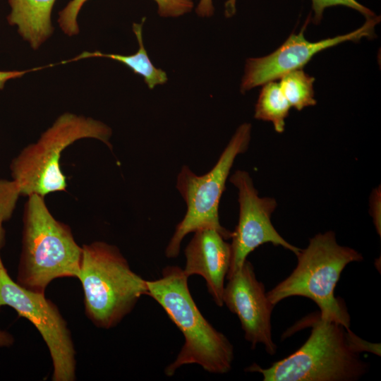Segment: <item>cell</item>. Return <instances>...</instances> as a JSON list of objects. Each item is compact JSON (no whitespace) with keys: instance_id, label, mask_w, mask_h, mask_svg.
Returning <instances> with one entry per match:
<instances>
[{"instance_id":"cell-8","label":"cell","mask_w":381,"mask_h":381,"mask_svg":"<svg viewBox=\"0 0 381 381\" xmlns=\"http://www.w3.org/2000/svg\"><path fill=\"white\" fill-rule=\"evenodd\" d=\"M4 306L29 320L41 334L52 361V380H75V351L67 322L44 293L25 288L11 278L0 255V310Z\"/></svg>"},{"instance_id":"cell-5","label":"cell","mask_w":381,"mask_h":381,"mask_svg":"<svg viewBox=\"0 0 381 381\" xmlns=\"http://www.w3.org/2000/svg\"><path fill=\"white\" fill-rule=\"evenodd\" d=\"M296 256L291 274L267 293L270 302L274 306L291 296L306 297L318 305L321 319L350 328V316L334 296V289L345 267L363 260L362 255L339 245L334 232L329 231L311 238Z\"/></svg>"},{"instance_id":"cell-4","label":"cell","mask_w":381,"mask_h":381,"mask_svg":"<svg viewBox=\"0 0 381 381\" xmlns=\"http://www.w3.org/2000/svg\"><path fill=\"white\" fill-rule=\"evenodd\" d=\"M77 279L82 285L86 315L99 328L117 325L147 295L146 280L131 269L116 246L103 241L82 246Z\"/></svg>"},{"instance_id":"cell-14","label":"cell","mask_w":381,"mask_h":381,"mask_svg":"<svg viewBox=\"0 0 381 381\" xmlns=\"http://www.w3.org/2000/svg\"><path fill=\"white\" fill-rule=\"evenodd\" d=\"M144 22L145 18H143L140 23H135L133 25V30L139 44L138 50L135 54L126 56L115 54H104L100 52H84L74 59L64 61L61 64L90 57H104L122 63L131 68L133 73L143 77L145 82L150 89H153L157 85L165 83L168 80L167 73L162 69L157 68L154 66L143 45L142 29Z\"/></svg>"},{"instance_id":"cell-23","label":"cell","mask_w":381,"mask_h":381,"mask_svg":"<svg viewBox=\"0 0 381 381\" xmlns=\"http://www.w3.org/2000/svg\"><path fill=\"white\" fill-rule=\"evenodd\" d=\"M236 0H227L225 3V16L227 18L231 17L236 13Z\"/></svg>"},{"instance_id":"cell-2","label":"cell","mask_w":381,"mask_h":381,"mask_svg":"<svg viewBox=\"0 0 381 381\" xmlns=\"http://www.w3.org/2000/svg\"><path fill=\"white\" fill-rule=\"evenodd\" d=\"M188 279L181 267L167 266L159 279L146 280L147 295L161 306L184 337L180 352L164 373L172 376L183 365L198 364L210 373H226L232 367L234 347L202 315Z\"/></svg>"},{"instance_id":"cell-19","label":"cell","mask_w":381,"mask_h":381,"mask_svg":"<svg viewBox=\"0 0 381 381\" xmlns=\"http://www.w3.org/2000/svg\"><path fill=\"white\" fill-rule=\"evenodd\" d=\"M312 8L314 12V16L312 18V21L314 24L318 25L320 23L324 10L326 8L334 6H344L351 8H353L366 18H372L375 16V13L368 8L362 5L356 0H311Z\"/></svg>"},{"instance_id":"cell-20","label":"cell","mask_w":381,"mask_h":381,"mask_svg":"<svg viewBox=\"0 0 381 381\" xmlns=\"http://www.w3.org/2000/svg\"><path fill=\"white\" fill-rule=\"evenodd\" d=\"M43 67L35 68L28 71H0V89H3L5 83L10 79L22 77L26 73L30 71L39 70Z\"/></svg>"},{"instance_id":"cell-21","label":"cell","mask_w":381,"mask_h":381,"mask_svg":"<svg viewBox=\"0 0 381 381\" xmlns=\"http://www.w3.org/2000/svg\"><path fill=\"white\" fill-rule=\"evenodd\" d=\"M195 11L202 17L211 16L214 13L212 0H200Z\"/></svg>"},{"instance_id":"cell-13","label":"cell","mask_w":381,"mask_h":381,"mask_svg":"<svg viewBox=\"0 0 381 381\" xmlns=\"http://www.w3.org/2000/svg\"><path fill=\"white\" fill-rule=\"evenodd\" d=\"M56 0H8L9 25L16 26L31 48L37 49L53 33L51 15Z\"/></svg>"},{"instance_id":"cell-9","label":"cell","mask_w":381,"mask_h":381,"mask_svg":"<svg viewBox=\"0 0 381 381\" xmlns=\"http://www.w3.org/2000/svg\"><path fill=\"white\" fill-rule=\"evenodd\" d=\"M229 181L238 189L239 217L231 238V260L226 279L243 266L252 251L265 243L281 246L297 255L301 249L286 241L272 224L271 216L277 205L275 199L258 196L253 179L246 171H236Z\"/></svg>"},{"instance_id":"cell-11","label":"cell","mask_w":381,"mask_h":381,"mask_svg":"<svg viewBox=\"0 0 381 381\" xmlns=\"http://www.w3.org/2000/svg\"><path fill=\"white\" fill-rule=\"evenodd\" d=\"M223 292V304L236 314L245 339L255 349L262 344L270 355L277 351L272 336L273 308L263 284L255 276L253 265L247 260L229 279Z\"/></svg>"},{"instance_id":"cell-3","label":"cell","mask_w":381,"mask_h":381,"mask_svg":"<svg viewBox=\"0 0 381 381\" xmlns=\"http://www.w3.org/2000/svg\"><path fill=\"white\" fill-rule=\"evenodd\" d=\"M27 198L16 282L30 290L44 293L56 279L78 277L82 247L69 226L52 215L44 197Z\"/></svg>"},{"instance_id":"cell-1","label":"cell","mask_w":381,"mask_h":381,"mask_svg":"<svg viewBox=\"0 0 381 381\" xmlns=\"http://www.w3.org/2000/svg\"><path fill=\"white\" fill-rule=\"evenodd\" d=\"M311 333L295 352L267 368L253 363L246 370L262 375L265 381H355L367 373L369 365L363 351L380 354V345L368 343L350 328L318 315Z\"/></svg>"},{"instance_id":"cell-16","label":"cell","mask_w":381,"mask_h":381,"mask_svg":"<svg viewBox=\"0 0 381 381\" xmlns=\"http://www.w3.org/2000/svg\"><path fill=\"white\" fill-rule=\"evenodd\" d=\"M87 0H71L59 13L58 23L62 31L71 37L79 32L78 16ZM158 13L162 17H178L190 12L193 0H155Z\"/></svg>"},{"instance_id":"cell-18","label":"cell","mask_w":381,"mask_h":381,"mask_svg":"<svg viewBox=\"0 0 381 381\" xmlns=\"http://www.w3.org/2000/svg\"><path fill=\"white\" fill-rule=\"evenodd\" d=\"M20 196V188L16 181L0 179V250L5 243L4 224L11 219Z\"/></svg>"},{"instance_id":"cell-12","label":"cell","mask_w":381,"mask_h":381,"mask_svg":"<svg viewBox=\"0 0 381 381\" xmlns=\"http://www.w3.org/2000/svg\"><path fill=\"white\" fill-rule=\"evenodd\" d=\"M193 233L184 250L183 272L188 277L193 274L202 276L209 294L221 307L224 305V279L230 265V243L214 229H200Z\"/></svg>"},{"instance_id":"cell-17","label":"cell","mask_w":381,"mask_h":381,"mask_svg":"<svg viewBox=\"0 0 381 381\" xmlns=\"http://www.w3.org/2000/svg\"><path fill=\"white\" fill-rule=\"evenodd\" d=\"M279 79L280 88L291 107L301 111L317 104L313 88L315 78L302 68L289 72Z\"/></svg>"},{"instance_id":"cell-15","label":"cell","mask_w":381,"mask_h":381,"mask_svg":"<svg viewBox=\"0 0 381 381\" xmlns=\"http://www.w3.org/2000/svg\"><path fill=\"white\" fill-rule=\"evenodd\" d=\"M291 105L284 95L279 83L270 81L263 85L255 107L256 119L272 123L274 130L282 133Z\"/></svg>"},{"instance_id":"cell-7","label":"cell","mask_w":381,"mask_h":381,"mask_svg":"<svg viewBox=\"0 0 381 381\" xmlns=\"http://www.w3.org/2000/svg\"><path fill=\"white\" fill-rule=\"evenodd\" d=\"M250 133V123L241 124L217 163L205 174L199 176L188 166L182 167L177 176L176 186L186 204L187 210L166 248L167 258H176L183 238L200 229H214L226 240L231 238L232 231L220 224L219 205L236 157L248 150Z\"/></svg>"},{"instance_id":"cell-22","label":"cell","mask_w":381,"mask_h":381,"mask_svg":"<svg viewBox=\"0 0 381 381\" xmlns=\"http://www.w3.org/2000/svg\"><path fill=\"white\" fill-rule=\"evenodd\" d=\"M13 343V335L5 330L0 329V348L11 346Z\"/></svg>"},{"instance_id":"cell-10","label":"cell","mask_w":381,"mask_h":381,"mask_svg":"<svg viewBox=\"0 0 381 381\" xmlns=\"http://www.w3.org/2000/svg\"><path fill=\"white\" fill-rule=\"evenodd\" d=\"M309 21L308 18L301 32L291 33L274 52L263 57L246 60L241 84L242 93L279 79L289 72L302 68L315 54L326 49L347 41L357 42L364 37H374L375 28L380 21V17L375 16L366 18L361 27L351 32L317 42L308 41L304 36Z\"/></svg>"},{"instance_id":"cell-6","label":"cell","mask_w":381,"mask_h":381,"mask_svg":"<svg viewBox=\"0 0 381 381\" xmlns=\"http://www.w3.org/2000/svg\"><path fill=\"white\" fill-rule=\"evenodd\" d=\"M111 128L91 117L66 112L60 115L37 142L25 147L12 160V179L20 188L21 196L28 197L66 191L68 183L61 167L63 152L83 138L102 141L110 149Z\"/></svg>"}]
</instances>
